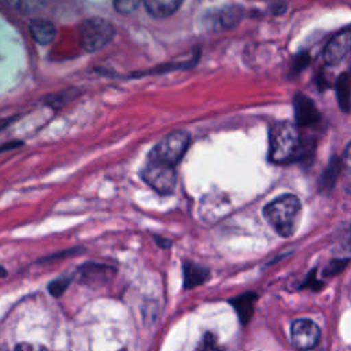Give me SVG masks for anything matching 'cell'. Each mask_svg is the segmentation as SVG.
Here are the masks:
<instances>
[{"instance_id": "obj_1", "label": "cell", "mask_w": 351, "mask_h": 351, "mask_svg": "<svg viewBox=\"0 0 351 351\" xmlns=\"http://www.w3.org/2000/svg\"><path fill=\"white\" fill-rule=\"evenodd\" d=\"M300 208L299 199L295 195L288 193L267 203L263 208V215L280 236L289 237L296 230Z\"/></svg>"}, {"instance_id": "obj_2", "label": "cell", "mask_w": 351, "mask_h": 351, "mask_svg": "<svg viewBox=\"0 0 351 351\" xmlns=\"http://www.w3.org/2000/svg\"><path fill=\"white\" fill-rule=\"evenodd\" d=\"M302 141L295 125L277 122L270 129L269 158L273 163H288L302 154Z\"/></svg>"}, {"instance_id": "obj_3", "label": "cell", "mask_w": 351, "mask_h": 351, "mask_svg": "<svg viewBox=\"0 0 351 351\" xmlns=\"http://www.w3.org/2000/svg\"><path fill=\"white\" fill-rule=\"evenodd\" d=\"M189 144V133L176 130L160 138L149 151L148 162L173 166L180 162Z\"/></svg>"}, {"instance_id": "obj_4", "label": "cell", "mask_w": 351, "mask_h": 351, "mask_svg": "<svg viewBox=\"0 0 351 351\" xmlns=\"http://www.w3.org/2000/svg\"><path fill=\"white\" fill-rule=\"evenodd\" d=\"M114 26L104 18L93 16L82 22L80 27V44L86 52L104 48L114 37Z\"/></svg>"}, {"instance_id": "obj_5", "label": "cell", "mask_w": 351, "mask_h": 351, "mask_svg": "<svg viewBox=\"0 0 351 351\" xmlns=\"http://www.w3.org/2000/svg\"><path fill=\"white\" fill-rule=\"evenodd\" d=\"M141 178L160 195H169L176 188V170L173 166L148 162L141 170Z\"/></svg>"}, {"instance_id": "obj_6", "label": "cell", "mask_w": 351, "mask_h": 351, "mask_svg": "<svg viewBox=\"0 0 351 351\" xmlns=\"http://www.w3.org/2000/svg\"><path fill=\"white\" fill-rule=\"evenodd\" d=\"M291 339L300 350L314 348L319 340V328L308 318H299L292 322Z\"/></svg>"}, {"instance_id": "obj_7", "label": "cell", "mask_w": 351, "mask_h": 351, "mask_svg": "<svg viewBox=\"0 0 351 351\" xmlns=\"http://www.w3.org/2000/svg\"><path fill=\"white\" fill-rule=\"evenodd\" d=\"M351 45V29L346 27L335 37L329 40V43L324 48V60L326 64L335 66L339 64L350 51Z\"/></svg>"}, {"instance_id": "obj_8", "label": "cell", "mask_w": 351, "mask_h": 351, "mask_svg": "<svg viewBox=\"0 0 351 351\" xmlns=\"http://www.w3.org/2000/svg\"><path fill=\"white\" fill-rule=\"evenodd\" d=\"M293 111L296 123L299 126L314 125L319 121V111L317 110L314 101L302 93H298L293 99Z\"/></svg>"}, {"instance_id": "obj_9", "label": "cell", "mask_w": 351, "mask_h": 351, "mask_svg": "<svg viewBox=\"0 0 351 351\" xmlns=\"http://www.w3.org/2000/svg\"><path fill=\"white\" fill-rule=\"evenodd\" d=\"M30 34L34 38L36 43L41 45H47L53 41L56 36V27L55 25L44 18H34L29 23Z\"/></svg>"}, {"instance_id": "obj_10", "label": "cell", "mask_w": 351, "mask_h": 351, "mask_svg": "<svg viewBox=\"0 0 351 351\" xmlns=\"http://www.w3.org/2000/svg\"><path fill=\"white\" fill-rule=\"evenodd\" d=\"M184 0H144L143 4L147 12L154 18H167L173 15Z\"/></svg>"}, {"instance_id": "obj_11", "label": "cell", "mask_w": 351, "mask_h": 351, "mask_svg": "<svg viewBox=\"0 0 351 351\" xmlns=\"http://www.w3.org/2000/svg\"><path fill=\"white\" fill-rule=\"evenodd\" d=\"M208 277V269L193 262L184 263V287L192 288L204 282Z\"/></svg>"}, {"instance_id": "obj_12", "label": "cell", "mask_w": 351, "mask_h": 351, "mask_svg": "<svg viewBox=\"0 0 351 351\" xmlns=\"http://www.w3.org/2000/svg\"><path fill=\"white\" fill-rule=\"evenodd\" d=\"M243 18V10L237 5H229L219 10L215 15V22L223 29H230L236 26Z\"/></svg>"}, {"instance_id": "obj_13", "label": "cell", "mask_w": 351, "mask_h": 351, "mask_svg": "<svg viewBox=\"0 0 351 351\" xmlns=\"http://www.w3.org/2000/svg\"><path fill=\"white\" fill-rule=\"evenodd\" d=\"M336 96L339 107L343 112H350V74L346 71L343 73L336 82Z\"/></svg>"}, {"instance_id": "obj_14", "label": "cell", "mask_w": 351, "mask_h": 351, "mask_svg": "<svg viewBox=\"0 0 351 351\" xmlns=\"http://www.w3.org/2000/svg\"><path fill=\"white\" fill-rule=\"evenodd\" d=\"M255 299H256L255 293H245V295H240L237 299L232 300V303L240 317V321H243L244 324L248 321V318L252 314Z\"/></svg>"}, {"instance_id": "obj_15", "label": "cell", "mask_w": 351, "mask_h": 351, "mask_svg": "<svg viewBox=\"0 0 351 351\" xmlns=\"http://www.w3.org/2000/svg\"><path fill=\"white\" fill-rule=\"evenodd\" d=\"M44 1L45 0H7V3L12 8L21 11L23 14H34V12H37L44 5Z\"/></svg>"}, {"instance_id": "obj_16", "label": "cell", "mask_w": 351, "mask_h": 351, "mask_svg": "<svg viewBox=\"0 0 351 351\" xmlns=\"http://www.w3.org/2000/svg\"><path fill=\"white\" fill-rule=\"evenodd\" d=\"M196 351H225V350H223V347L218 343L217 337H215L213 333L207 332V333L203 336V339L200 340L199 346L196 347Z\"/></svg>"}, {"instance_id": "obj_17", "label": "cell", "mask_w": 351, "mask_h": 351, "mask_svg": "<svg viewBox=\"0 0 351 351\" xmlns=\"http://www.w3.org/2000/svg\"><path fill=\"white\" fill-rule=\"evenodd\" d=\"M339 160L337 159H333L329 165V167L326 169V171L324 173L322 176V180H321V186H325V188H330L336 180V176L339 173Z\"/></svg>"}, {"instance_id": "obj_18", "label": "cell", "mask_w": 351, "mask_h": 351, "mask_svg": "<svg viewBox=\"0 0 351 351\" xmlns=\"http://www.w3.org/2000/svg\"><path fill=\"white\" fill-rule=\"evenodd\" d=\"M144 0H114V7L121 14H130L134 11Z\"/></svg>"}, {"instance_id": "obj_19", "label": "cell", "mask_w": 351, "mask_h": 351, "mask_svg": "<svg viewBox=\"0 0 351 351\" xmlns=\"http://www.w3.org/2000/svg\"><path fill=\"white\" fill-rule=\"evenodd\" d=\"M69 285V278L66 277H60V278H56L55 281H52L49 285H48V289L49 292L53 295V296H60L64 289L67 288Z\"/></svg>"}, {"instance_id": "obj_20", "label": "cell", "mask_w": 351, "mask_h": 351, "mask_svg": "<svg viewBox=\"0 0 351 351\" xmlns=\"http://www.w3.org/2000/svg\"><path fill=\"white\" fill-rule=\"evenodd\" d=\"M15 351H48L44 346L37 343H21L15 347Z\"/></svg>"}, {"instance_id": "obj_21", "label": "cell", "mask_w": 351, "mask_h": 351, "mask_svg": "<svg viewBox=\"0 0 351 351\" xmlns=\"http://www.w3.org/2000/svg\"><path fill=\"white\" fill-rule=\"evenodd\" d=\"M22 145V141H10V143H5V144H1L0 145V152H4V151H10V149H14L16 147H21Z\"/></svg>"}, {"instance_id": "obj_22", "label": "cell", "mask_w": 351, "mask_h": 351, "mask_svg": "<svg viewBox=\"0 0 351 351\" xmlns=\"http://www.w3.org/2000/svg\"><path fill=\"white\" fill-rule=\"evenodd\" d=\"M16 119V117L14 115V117H10V118H1L0 119V130H3V129H5L11 122H14Z\"/></svg>"}, {"instance_id": "obj_23", "label": "cell", "mask_w": 351, "mask_h": 351, "mask_svg": "<svg viewBox=\"0 0 351 351\" xmlns=\"http://www.w3.org/2000/svg\"><path fill=\"white\" fill-rule=\"evenodd\" d=\"M0 351H8V350H7V346H4V344H0Z\"/></svg>"}, {"instance_id": "obj_24", "label": "cell", "mask_w": 351, "mask_h": 351, "mask_svg": "<svg viewBox=\"0 0 351 351\" xmlns=\"http://www.w3.org/2000/svg\"><path fill=\"white\" fill-rule=\"evenodd\" d=\"M119 351H125V350H119Z\"/></svg>"}]
</instances>
